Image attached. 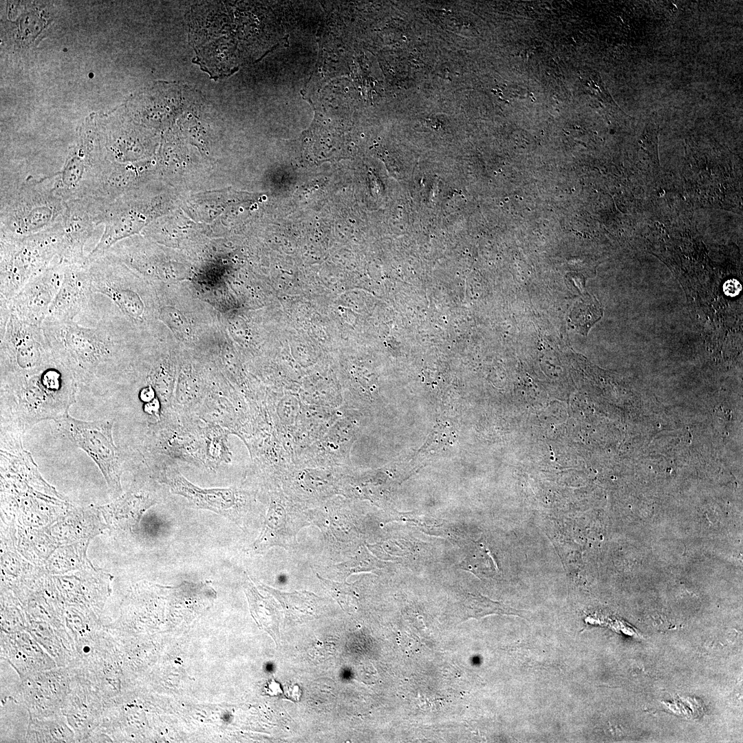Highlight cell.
<instances>
[{"label":"cell","instance_id":"cell-1","mask_svg":"<svg viewBox=\"0 0 743 743\" xmlns=\"http://www.w3.org/2000/svg\"><path fill=\"white\" fill-rule=\"evenodd\" d=\"M54 354L72 372L76 383L103 384L111 379L122 351L121 336L98 322L45 321L42 325Z\"/></svg>","mask_w":743,"mask_h":743},{"label":"cell","instance_id":"cell-2","mask_svg":"<svg viewBox=\"0 0 743 743\" xmlns=\"http://www.w3.org/2000/svg\"><path fill=\"white\" fill-rule=\"evenodd\" d=\"M77 383L70 369L55 358L23 377L1 382V394L17 401L14 411L19 426L27 429L35 423L57 420L67 413L75 400Z\"/></svg>","mask_w":743,"mask_h":743},{"label":"cell","instance_id":"cell-3","mask_svg":"<svg viewBox=\"0 0 743 743\" xmlns=\"http://www.w3.org/2000/svg\"><path fill=\"white\" fill-rule=\"evenodd\" d=\"M54 175L36 179L29 176L1 196L0 234L3 237L34 235L55 226L66 202L56 193Z\"/></svg>","mask_w":743,"mask_h":743},{"label":"cell","instance_id":"cell-4","mask_svg":"<svg viewBox=\"0 0 743 743\" xmlns=\"http://www.w3.org/2000/svg\"><path fill=\"white\" fill-rule=\"evenodd\" d=\"M56 224L22 237H0V297L10 299L31 279L61 260Z\"/></svg>","mask_w":743,"mask_h":743},{"label":"cell","instance_id":"cell-5","mask_svg":"<svg viewBox=\"0 0 743 743\" xmlns=\"http://www.w3.org/2000/svg\"><path fill=\"white\" fill-rule=\"evenodd\" d=\"M0 339L1 380L32 373L55 358L42 326L28 324L12 314Z\"/></svg>","mask_w":743,"mask_h":743},{"label":"cell","instance_id":"cell-6","mask_svg":"<svg viewBox=\"0 0 743 743\" xmlns=\"http://www.w3.org/2000/svg\"><path fill=\"white\" fill-rule=\"evenodd\" d=\"M109 162L106 153L100 151L94 142L91 130L85 132L62 169L54 174L56 193L65 202L96 197Z\"/></svg>","mask_w":743,"mask_h":743},{"label":"cell","instance_id":"cell-7","mask_svg":"<svg viewBox=\"0 0 743 743\" xmlns=\"http://www.w3.org/2000/svg\"><path fill=\"white\" fill-rule=\"evenodd\" d=\"M64 433L98 465L109 487L120 490V460L112 437L113 422L83 421L68 413L56 420Z\"/></svg>","mask_w":743,"mask_h":743},{"label":"cell","instance_id":"cell-8","mask_svg":"<svg viewBox=\"0 0 743 743\" xmlns=\"http://www.w3.org/2000/svg\"><path fill=\"white\" fill-rule=\"evenodd\" d=\"M107 201L87 197L66 202L65 211L56 226L62 240L61 260L85 263L84 248L94 231L103 225Z\"/></svg>","mask_w":743,"mask_h":743},{"label":"cell","instance_id":"cell-9","mask_svg":"<svg viewBox=\"0 0 743 743\" xmlns=\"http://www.w3.org/2000/svg\"><path fill=\"white\" fill-rule=\"evenodd\" d=\"M21 682L22 698L30 719L62 716L71 682L67 667H57L36 672L21 679Z\"/></svg>","mask_w":743,"mask_h":743},{"label":"cell","instance_id":"cell-10","mask_svg":"<svg viewBox=\"0 0 743 743\" xmlns=\"http://www.w3.org/2000/svg\"><path fill=\"white\" fill-rule=\"evenodd\" d=\"M67 262L57 260L8 299L11 314L31 325L42 326L63 281Z\"/></svg>","mask_w":743,"mask_h":743},{"label":"cell","instance_id":"cell-11","mask_svg":"<svg viewBox=\"0 0 743 743\" xmlns=\"http://www.w3.org/2000/svg\"><path fill=\"white\" fill-rule=\"evenodd\" d=\"M92 299L87 260L85 263L67 262L63 281L45 321H74L89 326Z\"/></svg>","mask_w":743,"mask_h":743},{"label":"cell","instance_id":"cell-12","mask_svg":"<svg viewBox=\"0 0 743 743\" xmlns=\"http://www.w3.org/2000/svg\"><path fill=\"white\" fill-rule=\"evenodd\" d=\"M69 671L71 682L63 703L62 715L73 730L76 742H86L101 722L104 702L101 695L89 680L70 669Z\"/></svg>","mask_w":743,"mask_h":743},{"label":"cell","instance_id":"cell-13","mask_svg":"<svg viewBox=\"0 0 743 743\" xmlns=\"http://www.w3.org/2000/svg\"><path fill=\"white\" fill-rule=\"evenodd\" d=\"M1 656L16 671L20 679L57 667L54 660L30 634L24 631L1 633Z\"/></svg>","mask_w":743,"mask_h":743},{"label":"cell","instance_id":"cell-14","mask_svg":"<svg viewBox=\"0 0 743 743\" xmlns=\"http://www.w3.org/2000/svg\"><path fill=\"white\" fill-rule=\"evenodd\" d=\"M173 493L184 497L191 506L210 510L223 515L230 514L236 504V493L231 488H201L189 482L178 471L168 474Z\"/></svg>","mask_w":743,"mask_h":743},{"label":"cell","instance_id":"cell-15","mask_svg":"<svg viewBox=\"0 0 743 743\" xmlns=\"http://www.w3.org/2000/svg\"><path fill=\"white\" fill-rule=\"evenodd\" d=\"M25 742H73L75 734L62 715L56 718L29 719Z\"/></svg>","mask_w":743,"mask_h":743},{"label":"cell","instance_id":"cell-16","mask_svg":"<svg viewBox=\"0 0 743 743\" xmlns=\"http://www.w3.org/2000/svg\"><path fill=\"white\" fill-rule=\"evenodd\" d=\"M286 528V513L283 507L272 504L268 512L263 530L255 543L258 550L273 546L286 547L288 534Z\"/></svg>","mask_w":743,"mask_h":743},{"label":"cell","instance_id":"cell-17","mask_svg":"<svg viewBox=\"0 0 743 743\" xmlns=\"http://www.w3.org/2000/svg\"><path fill=\"white\" fill-rule=\"evenodd\" d=\"M159 319L173 332L174 335L182 341L188 340L191 336V328L184 314L177 308L165 306L161 308Z\"/></svg>","mask_w":743,"mask_h":743},{"label":"cell","instance_id":"cell-18","mask_svg":"<svg viewBox=\"0 0 743 743\" xmlns=\"http://www.w3.org/2000/svg\"><path fill=\"white\" fill-rule=\"evenodd\" d=\"M332 596L338 602L342 609L349 611L353 599V593L350 585L347 583L332 581L318 576Z\"/></svg>","mask_w":743,"mask_h":743},{"label":"cell","instance_id":"cell-19","mask_svg":"<svg viewBox=\"0 0 743 743\" xmlns=\"http://www.w3.org/2000/svg\"><path fill=\"white\" fill-rule=\"evenodd\" d=\"M154 391L151 386L143 388L140 391V398L145 401H150L153 399Z\"/></svg>","mask_w":743,"mask_h":743}]
</instances>
